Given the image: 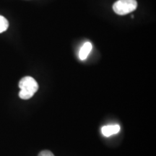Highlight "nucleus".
I'll list each match as a JSON object with an SVG mask.
<instances>
[{"label": "nucleus", "instance_id": "1", "mask_svg": "<svg viewBox=\"0 0 156 156\" xmlns=\"http://www.w3.org/2000/svg\"><path fill=\"white\" fill-rule=\"evenodd\" d=\"M19 97L23 100H28L34 96L38 90V85L34 78L32 77H25L19 82Z\"/></svg>", "mask_w": 156, "mask_h": 156}, {"label": "nucleus", "instance_id": "2", "mask_svg": "<svg viewBox=\"0 0 156 156\" xmlns=\"http://www.w3.org/2000/svg\"><path fill=\"white\" fill-rule=\"evenodd\" d=\"M137 7L136 0H118L113 5V9L117 15H125L135 10Z\"/></svg>", "mask_w": 156, "mask_h": 156}, {"label": "nucleus", "instance_id": "3", "mask_svg": "<svg viewBox=\"0 0 156 156\" xmlns=\"http://www.w3.org/2000/svg\"><path fill=\"white\" fill-rule=\"evenodd\" d=\"M92 50V44L90 42H86L83 44L79 52V58L80 60L86 59L89 54Z\"/></svg>", "mask_w": 156, "mask_h": 156}, {"label": "nucleus", "instance_id": "4", "mask_svg": "<svg viewBox=\"0 0 156 156\" xmlns=\"http://www.w3.org/2000/svg\"><path fill=\"white\" fill-rule=\"evenodd\" d=\"M120 131L119 125H109L103 126L101 129V132L104 136H109L112 134L118 133Z\"/></svg>", "mask_w": 156, "mask_h": 156}, {"label": "nucleus", "instance_id": "5", "mask_svg": "<svg viewBox=\"0 0 156 156\" xmlns=\"http://www.w3.org/2000/svg\"><path fill=\"white\" fill-rule=\"evenodd\" d=\"M9 27L8 20L5 17L0 15V34L5 32Z\"/></svg>", "mask_w": 156, "mask_h": 156}, {"label": "nucleus", "instance_id": "6", "mask_svg": "<svg viewBox=\"0 0 156 156\" xmlns=\"http://www.w3.org/2000/svg\"><path fill=\"white\" fill-rule=\"evenodd\" d=\"M38 156H54V155L49 151H43L39 153Z\"/></svg>", "mask_w": 156, "mask_h": 156}]
</instances>
